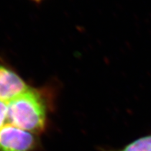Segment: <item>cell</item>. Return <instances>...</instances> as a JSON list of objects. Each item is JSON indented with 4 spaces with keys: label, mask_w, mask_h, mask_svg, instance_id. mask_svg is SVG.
I'll return each instance as SVG.
<instances>
[{
    "label": "cell",
    "mask_w": 151,
    "mask_h": 151,
    "mask_svg": "<svg viewBox=\"0 0 151 151\" xmlns=\"http://www.w3.org/2000/svg\"><path fill=\"white\" fill-rule=\"evenodd\" d=\"M29 87L16 72L0 63V99L9 101Z\"/></svg>",
    "instance_id": "cell-3"
},
{
    "label": "cell",
    "mask_w": 151,
    "mask_h": 151,
    "mask_svg": "<svg viewBox=\"0 0 151 151\" xmlns=\"http://www.w3.org/2000/svg\"><path fill=\"white\" fill-rule=\"evenodd\" d=\"M105 151H151V134L140 137L121 149Z\"/></svg>",
    "instance_id": "cell-4"
},
{
    "label": "cell",
    "mask_w": 151,
    "mask_h": 151,
    "mask_svg": "<svg viewBox=\"0 0 151 151\" xmlns=\"http://www.w3.org/2000/svg\"><path fill=\"white\" fill-rule=\"evenodd\" d=\"M33 2H40L42 0H32Z\"/></svg>",
    "instance_id": "cell-6"
},
{
    "label": "cell",
    "mask_w": 151,
    "mask_h": 151,
    "mask_svg": "<svg viewBox=\"0 0 151 151\" xmlns=\"http://www.w3.org/2000/svg\"><path fill=\"white\" fill-rule=\"evenodd\" d=\"M37 135L6 123L0 129V151H38Z\"/></svg>",
    "instance_id": "cell-2"
},
{
    "label": "cell",
    "mask_w": 151,
    "mask_h": 151,
    "mask_svg": "<svg viewBox=\"0 0 151 151\" xmlns=\"http://www.w3.org/2000/svg\"><path fill=\"white\" fill-rule=\"evenodd\" d=\"M8 122V101L0 99V129Z\"/></svg>",
    "instance_id": "cell-5"
},
{
    "label": "cell",
    "mask_w": 151,
    "mask_h": 151,
    "mask_svg": "<svg viewBox=\"0 0 151 151\" xmlns=\"http://www.w3.org/2000/svg\"><path fill=\"white\" fill-rule=\"evenodd\" d=\"M47 104L40 90L29 87L8 101V122L15 127L34 134L45 130Z\"/></svg>",
    "instance_id": "cell-1"
}]
</instances>
